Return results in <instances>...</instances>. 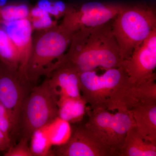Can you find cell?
I'll use <instances>...</instances> for the list:
<instances>
[{"instance_id":"cell-1","label":"cell","mask_w":156,"mask_h":156,"mask_svg":"<svg viewBox=\"0 0 156 156\" xmlns=\"http://www.w3.org/2000/svg\"><path fill=\"white\" fill-rule=\"evenodd\" d=\"M122 61L112 27L106 23L76 31L62 64L82 73L120 67Z\"/></svg>"},{"instance_id":"cell-2","label":"cell","mask_w":156,"mask_h":156,"mask_svg":"<svg viewBox=\"0 0 156 156\" xmlns=\"http://www.w3.org/2000/svg\"><path fill=\"white\" fill-rule=\"evenodd\" d=\"M79 73L81 95L91 109L102 108L115 112L130 110L137 102L134 85L122 66Z\"/></svg>"},{"instance_id":"cell-3","label":"cell","mask_w":156,"mask_h":156,"mask_svg":"<svg viewBox=\"0 0 156 156\" xmlns=\"http://www.w3.org/2000/svg\"><path fill=\"white\" fill-rule=\"evenodd\" d=\"M61 24L33 36L31 54L27 71L30 83L42 76H50L63 62L74 34Z\"/></svg>"},{"instance_id":"cell-4","label":"cell","mask_w":156,"mask_h":156,"mask_svg":"<svg viewBox=\"0 0 156 156\" xmlns=\"http://www.w3.org/2000/svg\"><path fill=\"white\" fill-rule=\"evenodd\" d=\"M115 18L112 30L124 60L156 29L155 11L144 5H124Z\"/></svg>"},{"instance_id":"cell-5","label":"cell","mask_w":156,"mask_h":156,"mask_svg":"<svg viewBox=\"0 0 156 156\" xmlns=\"http://www.w3.org/2000/svg\"><path fill=\"white\" fill-rule=\"evenodd\" d=\"M58 96L48 80L32 88L26 98L20 112L17 133L29 140L34 131L58 117Z\"/></svg>"},{"instance_id":"cell-6","label":"cell","mask_w":156,"mask_h":156,"mask_svg":"<svg viewBox=\"0 0 156 156\" xmlns=\"http://www.w3.org/2000/svg\"><path fill=\"white\" fill-rule=\"evenodd\" d=\"M85 126L112 153L119 156L127 133L136 126L131 110L111 113L102 108L91 109Z\"/></svg>"},{"instance_id":"cell-7","label":"cell","mask_w":156,"mask_h":156,"mask_svg":"<svg viewBox=\"0 0 156 156\" xmlns=\"http://www.w3.org/2000/svg\"><path fill=\"white\" fill-rule=\"evenodd\" d=\"M124 5L89 2L83 4L77 9L68 8L60 24L73 33L82 28L104 25L115 18Z\"/></svg>"},{"instance_id":"cell-8","label":"cell","mask_w":156,"mask_h":156,"mask_svg":"<svg viewBox=\"0 0 156 156\" xmlns=\"http://www.w3.org/2000/svg\"><path fill=\"white\" fill-rule=\"evenodd\" d=\"M30 83L0 61V102L10 112L17 134L23 101L31 89Z\"/></svg>"},{"instance_id":"cell-9","label":"cell","mask_w":156,"mask_h":156,"mask_svg":"<svg viewBox=\"0 0 156 156\" xmlns=\"http://www.w3.org/2000/svg\"><path fill=\"white\" fill-rule=\"evenodd\" d=\"M121 66L134 86L156 76V29Z\"/></svg>"},{"instance_id":"cell-10","label":"cell","mask_w":156,"mask_h":156,"mask_svg":"<svg viewBox=\"0 0 156 156\" xmlns=\"http://www.w3.org/2000/svg\"><path fill=\"white\" fill-rule=\"evenodd\" d=\"M53 151L54 156H114L85 125L72 128L67 142Z\"/></svg>"},{"instance_id":"cell-11","label":"cell","mask_w":156,"mask_h":156,"mask_svg":"<svg viewBox=\"0 0 156 156\" xmlns=\"http://www.w3.org/2000/svg\"><path fill=\"white\" fill-rule=\"evenodd\" d=\"M0 25L11 38L18 52L19 56L18 73L20 76L28 82L27 71L32 49L34 31L30 21L28 19H23L0 23Z\"/></svg>"},{"instance_id":"cell-12","label":"cell","mask_w":156,"mask_h":156,"mask_svg":"<svg viewBox=\"0 0 156 156\" xmlns=\"http://www.w3.org/2000/svg\"><path fill=\"white\" fill-rule=\"evenodd\" d=\"M48 80V83L59 96L82 97L79 73L63 63L53 72Z\"/></svg>"},{"instance_id":"cell-13","label":"cell","mask_w":156,"mask_h":156,"mask_svg":"<svg viewBox=\"0 0 156 156\" xmlns=\"http://www.w3.org/2000/svg\"><path fill=\"white\" fill-rule=\"evenodd\" d=\"M131 111L139 133L156 144V102L137 101Z\"/></svg>"},{"instance_id":"cell-14","label":"cell","mask_w":156,"mask_h":156,"mask_svg":"<svg viewBox=\"0 0 156 156\" xmlns=\"http://www.w3.org/2000/svg\"><path fill=\"white\" fill-rule=\"evenodd\" d=\"M156 144L146 140L136 126L127 133L119 156H156Z\"/></svg>"},{"instance_id":"cell-15","label":"cell","mask_w":156,"mask_h":156,"mask_svg":"<svg viewBox=\"0 0 156 156\" xmlns=\"http://www.w3.org/2000/svg\"><path fill=\"white\" fill-rule=\"evenodd\" d=\"M87 105L82 97L59 96L57 101L58 117L69 124L79 122L87 113Z\"/></svg>"},{"instance_id":"cell-16","label":"cell","mask_w":156,"mask_h":156,"mask_svg":"<svg viewBox=\"0 0 156 156\" xmlns=\"http://www.w3.org/2000/svg\"><path fill=\"white\" fill-rule=\"evenodd\" d=\"M0 61L13 71L18 73L19 56L11 38L0 25Z\"/></svg>"},{"instance_id":"cell-17","label":"cell","mask_w":156,"mask_h":156,"mask_svg":"<svg viewBox=\"0 0 156 156\" xmlns=\"http://www.w3.org/2000/svg\"><path fill=\"white\" fill-rule=\"evenodd\" d=\"M44 126L53 146H60L65 144L71 134L70 124L58 117Z\"/></svg>"},{"instance_id":"cell-18","label":"cell","mask_w":156,"mask_h":156,"mask_svg":"<svg viewBox=\"0 0 156 156\" xmlns=\"http://www.w3.org/2000/svg\"><path fill=\"white\" fill-rule=\"evenodd\" d=\"M30 148L33 156H54L45 126L37 129L30 140Z\"/></svg>"},{"instance_id":"cell-19","label":"cell","mask_w":156,"mask_h":156,"mask_svg":"<svg viewBox=\"0 0 156 156\" xmlns=\"http://www.w3.org/2000/svg\"><path fill=\"white\" fill-rule=\"evenodd\" d=\"M30 9L25 3H8L0 7V23L28 19Z\"/></svg>"},{"instance_id":"cell-20","label":"cell","mask_w":156,"mask_h":156,"mask_svg":"<svg viewBox=\"0 0 156 156\" xmlns=\"http://www.w3.org/2000/svg\"><path fill=\"white\" fill-rule=\"evenodd\" d=\"M156 76L140 83L134 87V94L137 101L156 102Z\"/></svg>"},{"instance_id":"cell-21","label":"cell","mask_w":156,"mask_h":156,"mask_svg":"<svg viewBox=\"0 0 156 156\" xmlns=\"http://www.w3.org/2000/svg\"><path fill=\"white\" fill-rule=\"evenodd\" d=\"M0 129L9 134L11 138L14 134L13 119L8 109L0 102Z\"/></svg>"},{"instance_id":"cell-22","label":"cell","mask_w":156,"mask_h":156,"mask_svg":"<svg viewBox=\"0 0 156 156\" xmlns=\"http://www.w3.org/2000/svg\"><path fill=\"white\" fill-rule=\"evenodd\" d=\"M29 140L20 138L19 142L15 145L11 144L5 151V156H33L30 148Z\"/></svg>"},{"instance_id":"cell-23","label":"cell","mask_w":156,"mask_h":156,"mask_svg":"<svg viewBox=\"0 0 156 156\" xmlns=\"http://www.w3.org/2000/svg\"><path fill=\"white\" fill-rule=\"evenodd\" d=\"M29 21L33 31H37L48 30L58 24L56 20H53L49 14Z\"/></svg>"},{"instance_id":"cell-24","label":"cell","mask_w":156,"mask_h":156,"mask_svg":"<svg viewBox=\"0 0 156 156\" xmlns=\"http://www.w3.org/2000/svg\"><path fill=\"white\" fill-rule=\"evenodd\" d=\"M67 9V6L62 1H55L53 2V7L49 14L56 20L62 17H64Z\"/></svg>"},{"instance_id":"cell-25","label":"cell","mask_w":156,"mask_h":156,"mask_svg":"<svg viewBox=\"0 0 156 156\" xmlns=\"http://www.w3.org/2000/svg\"><path fill=\"white\" fill-rule=\"evenodd\" d=\"M11 136L0 129V152L6 151L11 146Z\"/></svg>"},{"instance_id":"cell-26","label":"cell","mask_w":156,"mask_h":156,"mask_svg":"<svg viewBox=\"0 0 156 156\" xmlns=\"http://www.w3.org/2000/svg\"><path fill=\"white\" fill-rule=\"evenodd\" d=\"M37 6L49 14L53 7V2L50 0H39Z\"/></svg>"},{"instance_id":"cell-27","label":"cell","mask_w":156,"mask_h":156,"mask_svg":"<svg viewBox=\"0 0 156 156\" xmlns=\"http://www.w3.org/2000/svg\"><path fill=\"white\" fill-rule=\"evenodd\" d=\"M9 0H0V7L5 5L8 4Z\"/></svg>"}]
</instances>
